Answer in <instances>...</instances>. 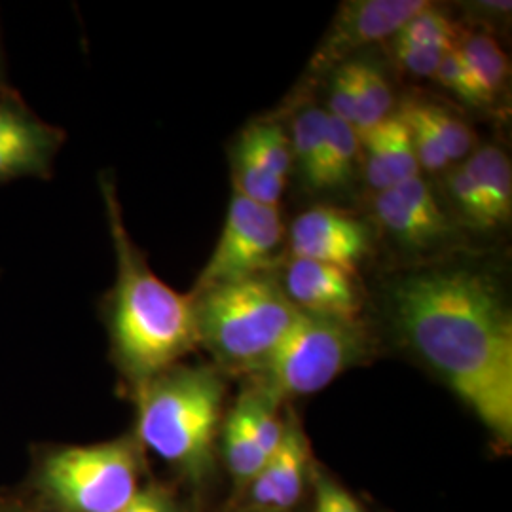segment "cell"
Masks as SVG:
<instances>
[{"instance_id":"cell-22","label":"cell","mask_w":512,"mask_h":512,"mask_svg":"<svg viewBox=\"0 0 512 512\" xmlns=\"http://www.w3.org/2000/svg\"><path fill=\"white\" fill-rule=\"evenodd\" d=\"M461 35V29L452 19L429 4L393 37V44L456 48Z\"/></svg>"},{"instance_id":"cell-12","label":"cell","mask_w":512,"mask_h":512,"mask_svg":"<svg viewBox=\"0 0 512 512\" xmlns=\"http://www.w3.org/2000/svg\"><path fill=\"white\" fill-rule=\"evenodd\" d=\"M310 471V444L293 416L274 454L247 486L249 512H289L300 501Z\"/></svg>"},{"instance_id":"cell-6","label":"cell","mask_w":512,"mask_h":512,"mask_svg":"<svg viewBox=\"0 0 512 512\" xmlns=\"http://www.w3.org/2000/svg\"><path fill=\"white\" fill-rule=\"evenodd\" d=\"M368 334L359 319L300 313L266 366L258 387L277 403L329 387L340 374L368 355Z\"/></svg>"},{"instance_id":"cell-9","label":"cell","mask_w":512,"mask_h":512,"mask_svg":"<svg viewBox=\"0 0 512 512\" xmlns=\"http://www.w3.org/2000/svg\"><path fill=\"white\" fill-rule=\"evenodd\" d=\"M291 251L294 258L323 262L355 274L359 262L370 253V232L365 222L351 213L315 207L294 220Z\"/></svg>"},{"instance_id":"cell-18","label":"cell","mask_w":512,"mask_h":512,"mask_svg":"<svg viewBox=\"0 0 512 512\" xmlns=\"http://www.w3.org/2000/svg\"><path fill=\"white\" fill-rule=\"evenodd\" d=\"M357 95L355 129L365 135L380 126L393 112V92L384 73L368 61H351Z\"/></svg>"},{"instance_id":"cell-3","label":"cell","mask_w":512,"mask_h":512,"mask_svg":"<svg viewBox=\"0 0 512 512\" xmlns=\"http://www.w3.org/2000/svg\"><path fill=\"white\" fill-rule=\"evenodd\" d=\"M224 382L211 366L175 365L137 385V437L165 463L203 478L222 423Z\"/></svg>"},{"instance_id":"cell-30","label":"cell","mask_w":512,"mask_h":512,"mask_svg":"<svg viewBox=\"0 0 512 512\" xmlns=\"http://www.w3.org/2000/svg\"><path fill=\"white\" fill-rule=\"evenodd\" d=\"M122 512H179L171 495L158 486L141 488Z\"/></svg>"},{"instance_id":"cell-24","label":"cell","mask_w":512,"mask_h":512,"mask_svg":"<svg viewBox=\"0 0 512 512\" xmlns=\"http://www.w3.org/2000/svg\"><path fill=\"white\" fill-rule=\"evenodd\" d=\"M420 103L421 110L435 131L440 147L448 156V160L456 162L469 156L475 147V137L471 128L463 120H459L458 116H454L452 112H448L440 105L423 103V101Z\"/></svg>"},{"instance_id":"cell-2","label":"cell","mask_w":512,"mask_h":512,"mask_svg":"<svg viewBox=\"0 0 512 512\" xmlns=\"http://www.w3.org/2000/svg\"><path fill=\"white\" fill-rule=\"evenodd\" d=\"M118 277L110 302L112 348L122 372L145 384L200 344L194 298L173 291L148 268L122 222L112 184L103 181Z\"/></svg>"},{"instance_id":"cell-25","label":"cell","mask_w":512,"mask_h":512,"mask_svg":"<svg viewBox=\"0 0 512 512\" xmlns=\"http://www.w3.org/2000/svg\"><path fill=\"white\" fill-rule=\"evenodd\" d=\"M433 78L442 88L456 93L463 101L475 107L490 105L494 101V97L482 86V82L476 78V74L469 69V65L459 54L458 46L444 55Z\"/></svg>"},{"instance_id":"cell-16","label":"cell","mask_w":512,"mask_h":512,"mask_svg":"<svg viewBox=\"0 0 512 512\" xmlns=\"http://www.w3.org/2000/svg\"><path fill=\"white\" fill-rule=\"evenodd\" d=\"M361 164V141L359 133L348 122L329 114L327 139L321 156L319 173L313 188L329 190L340 188L353 179L355 167Z\"/></svg>"},{"instance_id":"cell-29","label":"cell","mask_w":512,"mask_h":512,"mask_svg":"<svg viewBox=\"0 0 512 512\" xmlns=\"http://www.w3.org/2000/svg\"><path fill=\"white\" fill-rule=\"evenodd\" d=\"M313 512H365L359 501L330 476L315 473Z\"/></svg>"},{"instance_id":"cell-28","label":"cell","mask_w":512,"mask_h":512,"mask_svg":"<svg viewBox=\"0 0 512 512\" xmlns=\"http://www.w3.org/2000/svg\"><path fill=\"white\" fill-rule=\"evenodd\" d=\"M452 48L442 46H399L393 44V54L404 71L421 78H433L440 61Z\"/></svg>"},{"instance_id":"cell-13","label":"cell","mask_w":512,"mask_h":512,"mask_svg":"<svg viewBox=\"0 0 512 512\" xmlns=\"http://www.w3.org/2000/svg\"><path fill=\"white\" fill-rule=\"evenodd\" d=\"M283 291L298 310L308 315L351 321L359 319L363 306L353 274L306 258L293 256L287 264Z\"/></svg>"},{"instance_id":"cell-20","label":"cell","mask_w":512,"mask_h":512,"mask_svg":"<svg viewBox=\"0 0 512 512\" xmlns=\"http://www.w3.org/2000/svg\"><path fill=\"white\" fill-rule=\"evenodd\" d=\"M458 50L469 69L476 74V78L492 97L503 90L509 76V61L490 33L480 31L461 35Z\"/></svg>"},{"instance_id":"cell-1","label":"cell","mask_w":512,"mask_h":512,"mask_svg":"<svg viewBox=\"0 0 512 512\" xmlns=\"http://www.w3.org/2000/svg\"><path fill=\"white\" fill-rule=\"evenodd\" d=\"M391 306L410 346L501 446L512 440V321L488 275L433 270L395 283Z\"/></svg>"},{"instance_id":"cell-27","label":"cell","mask_w":512,"mask_h":512,"mask_svg":"<svg viewBox=\"0 0 512 512\" xmlns=\"http://www.w3.org/2000/svg\"><path fill=\"white\" fill-rule=\"evenodd\" d=\"M332 116L344 120L355 128L357 118V95H355V76L351 61L340 65L332 76L330 84L329 110Z\"/></svg>"},{"instance_id":"cell-7","label":"cell","mask_w":512,"mask_h":512,"mask_svg":"<svg viewBox=\"0 0 512 512\" xmlns=\"http://www.w3.org/2000/svg\"><path fill=\"white\" fill-rule=\"evenodd\" d=\"M283 236L285 228L277 207L251 202L234 192L217 247L192 294L264 275L277 260Z\"/></svg>"},{"instance_id":"cell-8","label":"cell","mask_w":512,"mask_h":512,"mask_svg":"<svg viewBox=\"0 0 512 512\" xmlns=\"http://www.w3.org/2000/svg\"><path fill=\"white\" fill-rule=\"evenodd\" d=\"M429 4L425 0H353L342 4L329 35L313 55L311 69L323 71L359 48L395 37Z\"/></svg>"},{"instance_id":"cell-21","label":"cell","mask_w":512,"mask_h":512,"mask_svg":"<svg viewBox=\"0 0 512 512\" xmlns=\"http://www.w3.org/2000/svg\"><path fill=\"white\" fill-rule=\"evenodd\" d=\"M327 124H329V112L323 109L304 110L298 114L294 120L293 126V160L302 171V177L306 183L313 188L319 165H321V156L325 148V139H327Z\"/></svg>"},{"instance_id":"cell-23","label":"cell","mask_w":512,"mask_h":512,"mask_svg":"<svg viewBox=\"0 0 512 512\" xmlns=\"http://www.w3.org/2000/svg\"><path fill=\"white\" fill-rule=\"evenodd\" d=\"M399 114L410 133V141H412V147L416 152L420 169L442 171L444 167H448L450 160L440 147L439 139L431 128V124L427 122V118L421 110L420 101H404Z\"/></svg>"},{"instance_id":"cell-26","label":"cell","mask_w":512,"mask_h":512,"mask_svg":"<svg viewBox=\"0 0 512 512\" xmlns=\"http://www.w3.org/2000/svg\"><path fill=\"white\" fill-rule=\"evenodd\" d=\"M448 192L454 198V203L458 205L459 211L463 213V217L467 222L480 230H488L494 228L488 207L484 202L482 192L478 190L475 179L471 177V173L465 169V165H461L458 169H454L448 175Z\"/></svg>"},{"instance_id":"cell-11","label":"cell","mask_w":512,"mask_h":512,"mask_svg":"<svg viewBox=\"0 0 512 512\" xmlns=\"http://www.w3.org/2000/svg\"><path fill=\"white\" fill-rule=\"evenodd\" d=\"M61 145V131L14 99H0V181L42 177Z\"/></svg>"},{"instance_id":"cell-10","label":"cell","mask_w":512,"mask_h":512,"mask_svg":"<svg viewBox=\"0 0 512 512\" xmlns=\"http://www.w3.org/2000/svg\"><path fill=\"white\" fill-rule=\"evenodd\" d=\"M374 213L385 230L408 249H427L448 236V219L421 177L376 192Z\"/></svg>"},{"instance_id":"cell-31","label":"cell","mask_w":512,"mask_h":512,"mask_svg":"<svg viewBox=\"0 0 512 512\" xmlns=\"http://www.w3.org/2000/svg\"><path fill=\"white\" fill-rule=\"evenodd\" d=\"M0 512H38L19 501H0Z\"/></svg>"},{"instance_id":"cell-17","label":"cell","mask_w":512,"mask_h":512,"mask_svg":"<svg viewBox=\"0 0 512 512\" xmlns=\"http://www.w3.org/2000/svg\"><path fill=\"white\" fill-rule=\"evenodd\" d=\"M222 452L230 475L241 488H247L253 482L268 459L239 403L224 421Z\"/></svg>"},{"instance_id":"cell-4","label":"cell","mask_w":512,"mask_h":512,"mask_svg":"<svg viewBox=\"0 0 512 512\" xmlns=\"http://www.w3.org/2000/svg\"><path fill=\"white\" fill-rule=\"evenodd\" d=\"M190 296L200 344L224 368L247 374H258L266 366L302 313L268 275Z\"/></svg>"},{"instance_id":"cell-15","label":"cell","mask_w":512,"mask_h":512,"mask_svg":"<svg viewBox=\"0 0 512 512\" xmlns=\"http://www.w3.org/2000/svg\"><path fill=\"white\" fill-rule=\"evenodd\" d=\"M465 169L471 173L478 190L484 196L492 226L509 222L512 211V169L507 154L492 145L478 148L465 162Z\"/></svg>"},{"instance_id":"cell-5","label":"cell","mask_w":512,"mask_h":512,"mask_svg":"<svg viewBox=\"0 0 512 512\" xmlns=\"http://www.w3.org/2000/svg\"><path fill=\"white\" fill-rule=\"evenodd\" d=\"M139 454L131 439L48 452L38 467L42 497L59 512H122L139 488Z\"/></svg>"},{"instance_id":"cell-19","label":"cell","mask_w":512,"mask_h":512,"mask_svg":"<svg viewBox=\"0 0 512 512\" xmlns=\"http://www.w3.org/2000/svg\"><path fill=\"white\" fill-rule=\"evenodd\" d=\"M236 150L249 156L270 175L287 181L293 164V148L281 126L270 122L251 124L243 131Z\"/></svg>"},{"instance_id":"cell-14","label":"cell","mask_w":512,"mask_h":512,"mask_svg":"<svg viewBox=\"0 0 512 512\" xmlns=\"http://www.w3.org/2000/svg\"><path fill=\"white\" fill-rule=\"evenodd\" d=\"M361 164L368 184L382 192L406 179L420 177V164L399 112L385 118L380 126L359 135Z\"/></svg>"}]
</instances>
